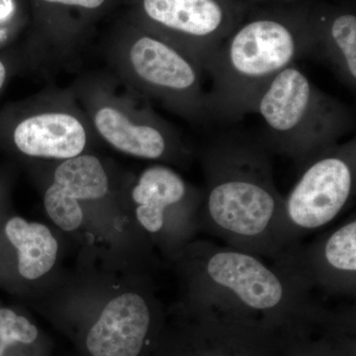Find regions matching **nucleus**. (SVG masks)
I'll list each match as a JSON object with an SVG mask.
<instances>
[{
    "instance_id": "15",
    "label": "nucleus",
    "mask_w": 356,
    "mask_h": 356,
    "mask_svg": "<svg viewBox=\"0 0 356 356\" xmlns=\"http://www.w3.org/2000/svg\"><path fill=\"white\" fill-rule=\"evenodd\" d=\"M11 143L27 158L60 161L83 154L88 136L72 115L48 112L20 121L13 129Z\"/></svg>"
},
{
    "instance_id": "12",
    "label": "nucleus",
    "mask_w": 356,
    "mask_h": 356,
    "mask_svg": "<svg viewBox=\"0 0 356 356\" xmlns=\"http://www.w3.org/2000/svg\"><path fill=\"white\" fill-rule=\"evenodd\" d=\"M273 264L303 281L313 292L355 297V215L309 245L296 243L287 248Z\"/></svg>"
},
{
    "instance_id": "2",
    "label": "nucleus",
    "mask_w": 356,
    "mask_h": 356,
    "mask_svg": "<svg viewBox=\"0 0 356 356\" xmlns=\"http://www.w3.org/2000/svg\"><path fill=\"white\" fill-rule=\"evenodd\" d=\"M199 159L205 180L200 232L262 259H277L288 247L284 197L266 145L225 133L205 145Z\"/></svg>"
},
{
    "instance_id": "5",
    "label": "nucleus",
    "mask_w": 356,
    "mask_h": 356,
    "mask_svg": "<svg viewBox=\"0 0 356 356\" xmlns=\"http://www.w3.org/2000/svg\"><path fill=\"white\" fill-rule=\"evenodd\" d=\"M315 54L310 20L300 14L261 16L234 29L204 70L211 118L242 120L274 77Z\"/></svg>"
},
{
    "instance_id": "7",
    "label": "nucleus",
    "mask_w": 356,
    "mask_h": 356,
    "mask_svg": "<svg viewBox=\"0 0 356 356\" xmlns=\"http://www.w3.org/2000/svg\"><path fill=\"white\" fill-rule=\"evenodd\" d=\"M289 331L216 300L182 292L179 301L166 309L151 356H280Z\"/></svg>"
},
{
    "instance_id": "17",
    "label": "nucleus",
    "mask_w": 356,
    "mask_h": 356,
    "mask_svg": "<svg viewBox=\"0 0 356 356\" xmlns=\"http://www.w3.org/2000/svg\"><path fill=\"white\" fill-rule=\"evenodd\" d=\"M316 54L329 64L344 86L356 88V16L351 13H332L310 20Z\"/></svg>"
},
{
    "instance_id": "20",
    "label": "nucleus",
    "mask_w": 356,
    "mask_h": 356,
    "mask_svg": "<svg viewBox=\"0 0 356 356\" xmlns=\"http://www.w3.org/2000/svg\"><path fill=\"white\" fill-rule=\"evenodd\" d=\"M51 3L65 4V6L84 7V8H97L105 0H44Z\"/></svg>"
},
{
    "instance_id": "6",
    "label": "nucleus",
    "mask_w": 356,
    "mask_h": 356,
    "mask_svg": "<svg viewBox=\"0 0 356 356\" xmlns=\"http://www.w3.org/2000/svg\"><path fill=\"white\" fill-rule=\"evenodd\" d=\"M252 113L264 123L261 140L271 154H283L301 170L355 129L353 110L324 92L290 65L257 96Z\"/></svg>"
},
{
    "instance_id": "1",
    "label": "nucleus",
    "mask_w": 356,
    "mask_h": 356,
    "mask_svg": "<svg viewBox=\"0 0 356 356\" xmlns=\"http://www.w3.org/2000/svg\"><path fill=\"white\" fill-rule=\"evenodd\" d=\"M26 304L79 356H151L166 314L149 273L111 268L83 254Z\"/></svg>"
},
{
    "instance_id": "14",
    "label": "nucleus",
    "mask_w": 356,
    "mask_h": 356,
    "mask_svg": "<svg viewBox=\"0 0 356 356\" xmlns=\"http://www.w3.org/2000/svg\"><path fill=\"white\" fill-rule=\"evenodd\" d=\"M103 139L117 151L134 158L186 165L192 153L179 139L149 116L139 120L112 107H103L95 117Z\"/></svg>"
},
{
    "instance_id": "3",
    "label": "nucleus",
    "mask_w": 356,
    "mask_h": 356,
    "mask_svg": "<svg viewBox=\"0 0 356 356\" xmlns=\"http://www.w3.org/2000/svg\"><path fill=\"white\" fill-rule=\"evenodd\" d=\"M53 226L81 248V254L120 270L147 271L154 250L136 227L126 188L115 193L102 159L83 154L58 161L43 191Z\"/></svg>"
},
{
    "instance_id": "13",
    "label": "nucleus",
    "mask_w": 356,
    "mask_h": 356,
    "mask_svg": "<svg viewBox=\"0 0 356 356\" xmlns=\"http://www.w3.org/2000/svg\"><path fill=\"white\" fill-rule=\"evenodd\" d=\"M143 9L149 20L172 33L173 46L195 60L203 72L235 29L238 15L231 0H143Z\"/></svg>"
},
{
    "instance_id": "22",
    "label": "nucleus",
    "mask_w": 356,
    "mask_h": 356,
    "mask_svg": "<svg viewBox=\"0 0 356 356\" xmlns=\"http://www.w3.org/2000/svg\"><path fill=\"white\" fill-rule=\"evenodd\" d=\"M65 356H79V355H77L76 353H69V355H67Z\"/></svg>"
},
{
    "instance_id": "19",
    "label": "nucleus",
    "mask_w": 356,
    "mask_h": 356,
    "mask_svg": "<svg viewBox=\"0 0 356 356\" xmlns=\"http://www.w3.org/2000/svg\"><path fill=\"white\" fill-rule=\"evenodd\" d=\"M10 172L0 170V231L7 218L13 213L10 207Z\"/></svg>"
},
{
    "instance_id": "11",
    "label": "nucleus",
    "mask_w": 356,
    "mask_h": 356,
    "mask_svg": "<svg viewBox=\"0 0 356 356\" xmlns=\"http://www.w3.org/2000/svg\"><path fill=\"white\" fill-rule=\"evenodd\" d=\"M128 65L134 81L168 102L194 123L212 120L202 67L165 40L143 35L131 44Z\"/></svg>"
},
{
    "instance_id": "18",
    "label": "nucleus",
    "mask_w": 356,
    "mask_h": 356,
    "mask_svg": "<svg viewBox=\"0 0 356 356\" xmlns=\"http://www.w3.org/2000/svg\"><path fill=\"white\" fill-rule=\"evenodd\" d=\"M0 356H54V343L24 307L0 302Z\"/></svg>"
},
{
    "instance_id": "16",
    "label": "nucleus",
    "mask_w": 356,
    "mask_h": 356,
    "mask_svg": "<svg viewBox=\"0 0 356 356\" xmlns=\"http://www.w3.org/2000/svg\"><path fill=\"white\" fill-rule=\"evenodd\" d=\"M280 356H356L355 310L288 332Z\"/></svg>"
},
{
    "instance_id": "9",
    "label": "nucleus",
    "mask_w": 356,
    "mask_h": 356,
    "mask_svg": "<svg viewBox=\"0 0 356 356\" xmlns=\"http://www.w3.org/2000/svg\"><path fill=\"white\" fill-rule=\"evenodd\" d=\"M355 184V137L329 147L304 165L284 197L287 248L343 213L353 201Z\"/></svg>"
},
{
    "instance_id": "21",
    "label": "nucleus",
    "mask_w": 356,
    "mask_h": 356,
    "mask_svg": "<svg viewBox=\"0 0 356 356\" xmlns=\"http://www.w3.org/2000/svg\"><path fill=\"white\" fill-rule=\"evenodd\" d=\"M7 76H8V70L4 60L0 58V91L4 88L7 81Z\"/></svg>"
},
{
    "instance_id": "10",
    "label": "nucleus",
    "mask_w": 356,
    "mask_h": 356,
    "mask_svg": "<svg viewBox=\"0 0 356 356\" xmlns=\"http://www.w3.org/2000/svg\"><path fill=\"white\" fill-rule=\"evenodd\" d=\"M65 238L54 226L11 213L0 231V289L27 302L50 287L64 269Z\"/></svg>"
},
{
    "instance_id": "8",
    "label": "nucleus",
    "mask_w": 356,
    "mask_h": 356,
    "mask_svg": "<svg viewBox=\"0 0 356 356\" xmlns=\"http://www.w3.org/2000/svg\"><path fill=\"white\" fill-rule=\"evenodd\" d=\"M203 196L202 188L165 165L147 166L126 187L136 227L170 264L200 232Z\"/></svg>"
},
{
    "instance_id": "4",
    "label": "nucleus",
    "mask_w": 356,
    "mask_h": 356,
    "mask_svg": "<svg viewBox=\"0 0 356 356\" xmlns=\"http://www.w3.org/2000/svg\"><path fill=\"white\" fill-rule=\"evenodd\" d=\"M170 264L184 292L216 300L278 329L322 322L334 313L299 278L229 245L196 238Z\"/></svg>"
}]
</instances>
